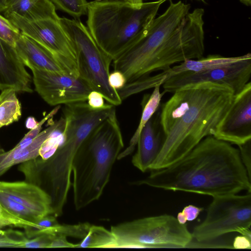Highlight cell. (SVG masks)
Wrapping results in <instances>:
<instances>
[{
    "label": "cell",
    "mask_w": 251,
    "mask_h": 251,
    "mask_svg": "<svg viewBox=\"0 0 251 251\" xmlns=\"http://www.w3.org/2000/svg\"><path fill=\"white\" fill-rule=\"evenodd\" d=\"M173 93L162 107V143L149 167L151 171L173 164L204 138L213 136L234 95L230 87L210 82L186 86Z\"/></svg>",
    "instance_id": "1"
},
{
    "label": "cell",
    "mask_w": 251,
    "mask_h": 251,
    "mask_svg": "<svg viewBox=\"0 0 251 251\" xmlns=\"http://www.w3.org/2000/svg\"><path fill=\"white\" fill-rule=\"evenodd\" d=\"M251 180L239 150L210 135L180 160L134 183L214 197L251 193Z\"/></svg>",
    "instance_id": "2"
},
{
    "label": "cell",
    "mask_w": 251,
    "mask_h": 251,
    "mask_svg": "<svg viewBox=\"0 0 251 251\" xmlns=\"http://www.w3.org/2000/svg\"><path fill=\"white\" fill-rule=\"evenodd\" d=\"M114 107L107 104L102 109H93L86 101L65 105L62 144L49 158L44 159L38 156L20 165L25 181L37 186L49 196L52 213L55 216L63 213L72 185L73 163L77 153Z\"/></svg>",
    "instance_id": "3"
},
{
    "label": "cell",
    "mask_w": 251,
    "mask_h": 251,
    "mask_svg": "<svg viewBox=\"0 0 251 251\" xmlns=\"http://www.w3.org/2000/svg\"><path fill=\"white\" fill-rule=\"evenodd\" d=\"M124 146L114 107L82 146L74 160L72 186L76 210L85 207L100 197Z\"/></svg>",
    "instance_id": "4"
},
{
    "label": "cell",
    "mask_w": 251,
    "mask_h": 251,
    "mask_svg": "<svg viewBox=\"0 0 251 251\" xmlns=\"http://www.w3.org/2000/svg\"><path fill=\"white\" fill-rule=\"evenodd\" d=\"M161 4L158 0L140 4L122 0L91 1L88 5L87 27L113 60L138 39Z\"/></svg>",
    "instance_id": "5"
},
{
    "label": "cell",
    "mask_w": 251,
    "mask_h": 251,
    "mask_svg": "<svg viewBox=\"0 0 251 251\" xmlns=\"http://www.w3.org/2000/svg\"><path fill=\"white\" fill-rule=\"evenodd\" d=\"M170 2L166 10L152 21L138 39L113 60L114 70L124 75L126 83L148 76V68L155 50L189 13V4Z\"/></svg>",
    "instance_id": "6"
},
{
    "label": "cell",
    "mask_w": 251,
    "mask_h": 251,
    "mask_svg": "<svg viewBox=\"0 0 251 251\" xmlns=\"http://www.w3.org/2000/svg\"><path fill=\"white\" fill-rule=\"evenodd\" d=\"M116 248H187L193 240L186 224L174 216L145 217L112 226Z\"/></svg>",
    "instance_id": "7"
},
{
    "label": "cell",
    "mask_w": 251,
    "mask_h": 251,
    "mask_svg": "<svg viewBox=\"0 0 251 251\" xmlns=\"http://www.w3.org/2000/svg\"><path fill=\"white\" fill-rule=\"evenodd\" d=\"M60 21L76 49L79 77L85 80L93 90L100 93L109 104L120 105L122 100L117 90L108 82L112 58L99 46L81 21L65 17L60 18Z\"/></svg>",
    "instance_id": "8"
},
{
    "label": "cell",
    "mask_w": 251,
    "mask_h": 251,
    "mask_svg": "<svg viewBox=\"0 0 251 251\" xmlns=\"http://www.w3.org/2000/svg\"><path fill=\"white\" fill-rule=\"evenodd\" d=\"M251 193L214 197L205 219L191 233L192 241H209L232 232L251 239Z\"/></svg>",
    "instance_id": "9"
},
{
    "label": "cell",
    "mask_w": 251,
    "mask_h": 251,
    "mask_svg": "<svg viewBox=\"0 0 251 251\" xmlns=\"http://www.w3.org/2000/svg\"><path fill=\"white\" fill-rule=\"evenodd\" d=\"M4 14L22 33L48 50L67 74L79 77L77 53L61 24L60 17L29 20L14 13Z\"/></svg>",
    "instance_id": "10"
},
{
    "label": "cell",
    "mask_w": 251,
    "mask_h": 251,
    "mask_svg": "<svg viewBox=\"0 0 251 251\" xmlns=\"http://www.w3.org/2000/svg\"><path fill=\"white\" fill-rule=\"evenodd\" d=\"M35 89L51 106L87 101L93 90L80 77L30 67Z\"/></svg>",
    "instance_id": "11"
},
{
    "label": "cell",
    "mask_w": 251,
    "mask_h": 251,
    "mask_svg": "<svg viewBox=\"0 0 251 251\" xmlns=\"http://www.w3.org/2000/svg\"><path fill=\"white\" fill-rule=\"evenodd\" d=\"M251 58L225 67L200 72L180 73L166 78L162 84L164 93L174 92L183 87L210 82L227 86L234 95L239 92L250 81Z\"/></svg>",
    "instance_id": "12"
},
{
    "label": "cell",
    "mask_w": 251,
    "mask_h": 251,
    "mask_svg": "<svg viewBox=\"0 0 251 251\" xmlns=\"http://www.w3.org/2000/svg\"><path fill=\"white\" fill-rule=\"evenodd\" d=\"M213 136L237 146L251 140V82L234 95L226 115L217 126Z\"/></svg>",
    "instance_id": "13"
},
{
    "label": "cell",
    "mask_w": 251,
    "mask_h": 251,
    "mask_svg": "<svg viewBox=\"0 0 251 251\" xmlns=\"http://www.w3.org/2000/svg\"><path fill=\"white\" fill-rule=\"evenodd\" d=\"M31 79L15 47L0 38V90L32 93Z\"/></svg>",
    "instance_id": "14"
},
{
    "label": "cell",
    "mask_w": 251,
    "mask_h": 251,
    "mask_svg": "<svg viewBox=\"0 0 251 251\" xmlns=\"http://www.w3.org/2000/svg\"><path fill=\"white\" fill-rule=\"evenodd\" d=\"M0 194L37 213L41 217L52 214L49 196L42 189L26 181H0Z\"/></svg>",
    "instance_id": "15"
},
{
    "label": "cell",
    "mask_w": 251,
    "mask_h": 251,
    "mask_svg": "<svg viewBox=\"0 0 251 251\" xmlns=\"http://www.w3.org/2000/svg\"><path fill=\"white\" fill-rule=\"evenodd\" d=\"M15 48L23 64L28 68L66 74L48 50L22 32Z\"/></svg>",
    "instance_id": "16"
},
{
    "label": "cell",
    "mask_w": 251,
    "mask_h": 251,
    "mask_svg": "<svg viewBox=\"0 0 251 251\" xmlns=\"http://www.w3.org/2000/svg\"><path fill=\"white\" fill-rule=\"evenodd\" d=\"M64 126L65 120L62 117L41 131L28 146L23 148L15 147L8 151H3L0 152V176L14 165L36 158L40 156V149L43 143L54 131L64 128Z\"/></svg>",
    "instance_id": "17"
},
{
    "label": "cell",
    "mask_w": 251,
    "mask_h": 251,
    "mask_svg": "<svg viewBox=\"0 0 251 251\" xmlns=\"http://www.w3.org/2000/svg\"><path fill=\"white\" fill-rule=\"evenodd\" d=\"M162 143L153 116L142 129L137 142V150L132 158V164L142 172L149 170L157 156Z\"/></svg>",
    "instance_id": "18"
},
{
    "label": "cell",
    "mask_w": 251,
    "mask_h": 251,
    "mask_svg": "<svg viewBox=\"0 0 251 251\" xmlns=\"http://www.w3.org/2000/svg\"><path fill=\"white\" fill-rule=\"evenodd\" d=\"M250 58H251V54L248 53L238 56L226 57L214 54L198 59H188L167 70V77L182 72H200L225 67Z\"/></svg>",
    "instance_id": "19"
},
{
    "label": "cell",
    "mask_w": 251,
    "mask_h": 251,
    "mask_svg": "<svg viewBox=\"0 0 251 251\" xmlns=\"http://www.w3.org/2000/svg\"><path fill=\"white\" fill-rule=\"evenodd\" d=\"M5 12L14 13L29 20L59 17L49 0H5Z\"/></svg>",
    "instance_id": "20"
},
{
    "label": "cell",
    "mask_w": 251,
    "mask_h": 251,
    "mask_svg": "<svg viewBox=\"0 0 251 251\" xmlns=\"http://www.w3.org/2000/svg\"><path fill=\"white\" fill-rule=\"evenodd\" d=\"M160 86L157 85L154 87L151 95L144 100L142 103V112L139 125L130 140L128 146L119 154L118 159L126 157L134 151L142 129L160 105L161 98L164 93H160Z\"/></svg>",
    "instance_id": "21"
},
{
    "label": "cell",
    "mask_w": 251,
    "mask_h": 251,
    "mask_svg": "<svg viewBox=\"0 0 251 251\" xmlns=\"http://www.w3.org/2000/svg\"><path fill=\"white\" fill-rule=\"evenodd\" d=\"M116 240L110 230L101 226L92 225L86 236L75 248H116Z\"/></svg>",
    "instance_id": "22"
},
{
    "label": "cell",
    "mask_w": 251,
    "mask_h": 251,
    "mask_svg": "<svg viewBox=\"0 0 251 251\" xmlns=\"http://www.w3.org/2000/svg\"><path fill=\"white\" fill-rule=\"evenodd\" d=\"M168 76L167 71L152 76H147L128 82L121 89L117 90L123 101L127 98L145 90L153 88L157 85H162Z\"/></svg>",
    "instance_id": "23"
},
{
    "label": "cell",
    "mask_w": 251,
    "mask_h": 251,
    "mask_svg": "<svg viewBox=\"0 0 251 251\" xmlns=\"http://www.w3.org/2000/svg\"><path fill=\"white\" fill-rule=\"evenodd\" d=\"M16 93L9 89L0 102V124L2 126L18 121L22 116L21 105Z\"/></svg>",
    "instance_id": "24"
},
{
    "label": "cell",
    "mask_w": 251,
    "mask_h": 251,
    "mask_svg": "<svg viewBox=\"0 0 251 251\" xmlns=\"http://www.w3.org/2000/svg\"><path fill=\"white\" fill-rule=\"evenodd\" d=\"M0 204L8 212L24 221L36 224L41 217L33 211L0 194Z\"/></svg>",
    "instance_id": "25"
},
{
    "label": "cell",
    "mask_w": 251,
    "mask_h": 251,
    "mask_svg": "<svg viewBox=\"0 0 251 251\" xmlns=\"http://www.w3.org/2000/svg\"><path fill=\"white\" fill-rule=\"evenodd\" d=\"M58 9L66 13L75 19L86 15L88 2L86 0H49Z\"/></svg>",
    "instance_id": "26"
},
{
    "label": "cell",
    "mask_w": 251,
    "mask_h": 251,
    "mask_svg": "<svg viewBox=\"0 0 251 251\" xmlns=\"http://www.w3.org/2000/svg\"><path fill=\"white\" fill-rule=\"evenodd\" d=\"M21 32L7 19L0 15V38L15 47Z\"/></svg>",
    "instance_id": "27"
},
{
    "label": "cell",
    "mask_w": 251,
    "mask_h": 251,
    "mask_svg": "<svg viewBox=\"0 0 251 251\" xmlns=\"http://www.w3.org/2000/svg\"><path fill=\"white\" fill-rule=\"evenodd\" d=\"M60 108V105H57L54 108L46 115L40 122H38L37 126L28 132L22 140L15 146L16 147L23 148L28 146L36 136L40 133L42 126L45 123L51 119L56 115Z\"/></svg>",
    "instance_id": "28"
},
{
    "label": "cell",
    "mask_w": 251,
    "mask_h": 251,
    "mask_svg": "<svg viewBox=\"0 0 251 251\" xmlns=\"http://www.w3.org/2000/svg\"><path fill=\"white\" fill-rule=\"evenodd\" d=\"M36 224L29 223L10 214L0 204V228L12 226L25 228L27 226H35Z\"/></svg>",
    "instance_id": "29"
},
{
    "label": "cell",
    "mask_w": 251,
    "mask_h": 251,
    "mask_svg": "<svg viewBox=\"0 0 251 251\" xmlns=\"http://www.w3.org/2000/svg\"><path fill=\"white\" fill-rule=\"evenodd\" d=\"M55 234H43L33 238H28L22 245V248H50Z\"/></svg>",
    "instance_id": "30"
},
{
    "label": "cell",
    "mask_w": 251,
    "mask_h": 251,
    "mask_svg": "<svg viewBox=\"0 0 251 251\" xmlns=\"http://www.w3.org/2000/svg\"><path fill=\"white\" fill-rule=\"evenodd\" d=\"M238 146L242 161L251 179V140Z\"/></svg>",
    "instance_id": "31"
},
{
    "label": "cell",
    "mask_w": 251,
    "mask_h": 251,
    "mask_svg": "<svg viewBox=\"0 0 251 251\" xmlns=\"http://www.w3.org/2000/svg\"><path fill=\"white\" fill-rule=\"evenodd\" d=\"M104 99L99 92L92 90L87 97V103L93 109H100L104 108L107 104H104Z\"/></svg>",
    "instance_id": "32"
},
{
    "label": "cell",
    "mask_w": 251,
    "mask_h": 251,
    "mask_svg": "<svg viewBox=\"0 0 251 251\" xmlns=\"http://www.w3.org/2000/svg\"><path fill=\"white\" fill-rule=\"evenodd\" d=\"M108 82L112 87L118 90L122 89L126 84V80L124 75L121 72L114 70L109 74Z\"/></svg>",
    "instance_id": "33"
},
{
    "label": "cell",
    "mask_w": 251,
    "mask_h": 251,
    "mask_svg": "<svg viewBox=\"0 0 251 251\" xmlns=\"http://www.w3.org/2000/svg\"><path fill=\"white\" fill-rule=\"evenodd\" d=\"M203 210V208L202 207L190 204L184 207L182 212L185 216L187 221H192L195 220Z\"/></svg>",
    "instance_id": "34"
},
{
    "label": "cell",
    "mask_w": 251,
    "mask_h": 251,
    "mask_svg": "<svg viewBox=\"0 0 251 251\" xmlns=\"http://www.w3.org/2000/svg\"><path fill=\"white\" fill-rule=\"evenodd\" d=\"M52 248H75V244L69 242L64 235L55 234L50 246Z\"/></svg>",
    "instance_id": "35"
},
{
    "label": "cell",
    "mask_w": 251,
    "mask_h": 251,
    "mask_svg": "<svg viewBox=\"0 0 251 251\" xmlns=\"http://www.w3.org/2000/svg\"><path fill=\"white\" fill-rule=\"evenodd\" d=\"M232 246L235 249H251V239L242 235L237 236L233 240Z\"/></svg>",
    "instance_id": "36"
},
{
    "label": "cell",
    "mask_w": 251,
    "mask_h": 251,
    "mask_svg": "<svg viewBox=\"0 0 251 251\" xmlns=\"http://www.w3.org/2000/svg\"><path fill=\"white\" fill-rule=\"evenodd\" d=\"M38 122L32 116L28 117L25 121V126L27 128L33 129L38 126Z\"/></svg>",
    "instance_id": "37"
},
{
    "label": "cell",
    "mask_w": 251,
    "mask_h": 251,
    "mask_svg": "<svg viewBox=\"0 0 251 251\" xmlns=\"http://www.w3.org/2000/svg\"><path fill=\"white\" fill-rule=\"evenodd\" d=\"M176 219L181 224H185L187 222L186 217L182 212L178 213Z\"/></svg>",
    "instance_id": "38"
},
{
    "label": "cell",
    "mask_w": 251,
    "mask_h": 251,
    "mask_svg": "<svg viewBox=\"0 0 251 251\" xmlns=\"http://www.w3.org/2000/svg\"><path fill=\"white\" fill-rule=\"evenodd\" d=\"M8 230L9 229L7 230L0 229V240L8 238L9 236V232Z\"/></svg>",
    "instance_id": "39"
},
{
    "label": "cell",
    "mask_w": 251,
    "mask_h": 251,
    "mask_svg": "<svg viewBox=\"0 0 251 251\" xmlns=\"http://www.w3.org/2000/svg\"><path fill=\"white\" fill-rule=\"evenodd\" d=\"M6 10L5 0H0V12H5Z\"/></svg>",
    "instance_id": "40"
},
{
    "label": "cell",
    "mask_w": 251,
    "mask_h": 251,
    "mask_svg": "<svg viewBox=\"0 0 251 251\" xmlns=\"http://www.w3.org/2000/svg\"><path fill=\"white\" fill-rule=\"evenodd\" d=\"M9 90V89H7V90H3V91H1V92L0 94V102L2 100V99L4 98L5 96L6 95V94L8 92ZM1 127H2V126L0 124V128Z\"/></svg>",
    "instance_id": "41"
},
{
    "label": "cell",
    "mask_w": 251,
    "mask_h": 251,
    "mask_svg": "<svg viewBox=\"0 0 251 251\" xmlns=\"http://www.w3.org/2000/svg\"><path fill=\"white\" fill-rule=\"evenodd\" d=\"M144 0H127V1L133 4H140L144 2Z\"/></svg>",
    "instance_id": "42"
},
{
    "label": "cell",
    "mask_w": 251,
    "mask_h": 251,
    "mask_svg": "<svg viewBox=\"0 0 251 251\" xmlns=\"http://www.w3.org/2000/svg\"><path fill=\"white\" fill-rule=\"evenodd\" d=\"M240 1L246 6H250L251 5V0H239Z\"/></svg>",
    "instance_id": "43"
},
{
    "label": "cell",
    "mask_w": 251,
    "mask_h": 251,
    "mask_svg": "<svg viewBox=\"0 0 251 251\" xmlns=\"http://www.w3.org/2000/svg\"><path fill=\"white\" fill-rule=\"evenodd\" d=\"M167 0H158V1L162 4V3H163L164 2L167 1ZM201 0L202 2H204L205 1V0Z\"/></svg>",
    "instance_id": "44"
},
{
    "label": "cell",
    "mask_w": 251,
    "mask_h": 251,
    "mask_svg": "<svg viewBox=\"0 0 251 251\" xmlns=\"http://www.w3.org/2000/svg\"><path fill=\"white\" fill-rule=\"evenodd\" d=\"M105 0V1L122 0V1H127V0Z\"/></svg>",
    "instance_id": "45"
},
{
    "label": "cell",
    "mask_w": 251,
    "mask_h": 251,
    "mask_svg": "<svg viewBox=\"0 0 251 251\" xmlns=\"http://www.w3.org/2000/svg\"><path fill=\"white\" fill-rule=\"evenodd\" d=\"M3 150L1 149V148L0 147V152H1V151H2Z\"/></svg>",
    "instance_id": "46"
}]
</instances>
